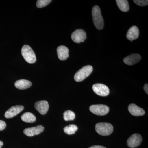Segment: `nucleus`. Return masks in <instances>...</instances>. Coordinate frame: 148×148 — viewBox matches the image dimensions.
Here are the masks:
<instances>
[{"label": "nucleus", "mask_w": 148, "mask_h": 148, "mask_svg": "<svg viewBox=\"0 0 148 148\" xmlns=\"http://www.w3.org/2000/svg\"><path fill=\"white\" fill-rule=\"evenodd\" d=\"M92 15L93 24L96 29L101 30L104 26V20L101 14V9L99 6L95 5L92 9Z\"/></svg>", "instance_id": "f257e3e1"}, {"label": "nucleus", "mask_w": 148, "mask_h": 148, "mask_svg": "<svg viewBox=\"0 0 148 148\" xmlns=\"http://www.w3.org/2000/svg\"><path fill=\"white\" fill-rule=\"evenodd\" d=\"M95 130L99 135L108 136L112 134L114 127L110 123H99L95 125Z\"/></svg>", "instance_id": "f03ea898"}, {"label": "nucleus", "mask_w": 148, "mask_h": 148, "mask_svg": "<svg viewBox=\"0 0 148 148\" xmlns=\"http://www.w3.org/2000/svg\"><path fill=\"white\" fill-rule=\"evenodd\" d=\"M21 54L25 61L29 64H34L36 61V54L29 45L23 46L21 49Z\"/></svg>", "instance_id": "7ed1b4c3"}, {"label": "nucleus", "mask_w": 148, "mask_h": 148, "mask_svg": "<svg viewBox=\"0 0 148 148\" xmlns=\"http://www.w3.org/2000/svg\"><path fill=\"white\" fill-rule=\"evenodd\" d=\"M92 71L93 68L92 66H85L76 73L74 76V79L77 82L82 81L90 75Z\"/></svg>", "instance_id": "20e7f679"}, {"label": "nucleus", "mask_w": 148, "mask_h": 148, "mask_svg": "<svg viewBox=\"0 0 148 148\" xmlns=\"http://www.w3.org/2000/svg\"><path fill=\"white\" fill-rule=\"evenodd\" d=\"M92 113L98 116H104L109 112L110 109L108 106L104 105H92L89 108Z\"/></svg>", "instance_id": "39448f33"}, {"label": "nucleus", "mask_w": 148, "mask_h": 148, "mask_svg": "<svg viewBox=\"0 0 148 148\" xmlns=\"http://www.w3.org/2000/svg\"><path fill=\"white\" fill-rule=\"evenodd\" d=\"M92 88L94 92L100 96H107L110 93L109 88L102 84H95L92 86Z\"/></svg>", "instance_id": "423d86ee"}, {"label": "nucleus", "mask_w": 148, "mask_h": 148, "mask_svg": "<svg viewBox=\"0 0 148 148\" xmlns=\"http://www.w3.org/2000/svg\"><path fill=\"white\" fill-rule=\"evenodd\" d=\"M71 38L73 41L77 43L84 42L86 38V33L82 29H77L72 33Z\"/></svg>", "instance_id": "0eeeda50"}, {"label": "nucleus", "mask_w": 148, "mask_h": 148, "mask_svg": "<svg viewBox=\"0 0 148 148\" xmlns=\"http://www.w3.org/2000/svg\"><path fill=\"white\" fill-rule=\"evenodd\" d=\"M142 141V137L138 133L131 135L127 140V145L129 147L134 148L140 145Z\"/></svg>", "instance_id": "6e6552de"}, {"label": "nucleus", "mask_w": 148, "mask_h": 148, "mask_svg": "<svg viewBox=\"0 0 148 148\" xmlns=\"http://www.w3.org/2000/svg\"><path fill=\"white\" fill-rule=\"evenodd\" d=\"M24 109V107L22 106H16L12 107L5 112V116L8 119L14 117L20 113Z\"/></svg>", "instance_id": "1a4fd4ad"}, {"label": "nucleus", "mask_w": 148, "mask_h": 148, "mask_svg": "<svg viewBox=\"0 0 148 148\" xmlns=\"http://www.w3.org/2000/svg\"><path fill=\"white\" fill-rule=\"evenodd\" d=\"M44 130V127L41 125L36 127H29L24 130V133L28 137H32L40 134Z\"/></svg>", "instance_id": "9d476101"}, {"label": "nucleus", "mask_w": 148, "mask_h": 148, "mask_svg": "<svg viewBox=\"0 0 148 148\" xmlns=\"http://www.w3.org/2000/svg\"><path fill=\"white\" fill-rule=\"evenodd\" d=\"M35 108L40 114L45 115L48 111L49 105L47 101H39L35 103Z\"/></svg>", "instance_id": "9b49d317"}, {"label": "nucleus", "mask_w": 148, "mask_h": 148, "mask_svg": "<svg viewBox=\"0 0 148 148\" xmlns=\"http://www.w3.org/2000/svg\"><path fill=\"white\" fill-rule=\"evenodd\" d=\"M141 56L137 53L132 54L127 56L123 59V61L125 64L129 66H132L137 64L141 60Z\"/></svg>", "instance_id": "f8f14e48"}, {"label": "nucleus", "mask_w": 148, "mask_h": 148, "mask_svg": "<svg viewBox=\"0 0 148 148\" xmlns=\"http://www.w3.org/2000/svg\"><path fill=\"white\" fill-rule=\"evenodd\" d=\"M128 109L130 113L134 116H141L145 114L144 110L135 104H130L128 106Z\"/></svg>", "instance_id": "ddd939ff"}, {"label": "nucleus", "mask_w": 148, "mask_h": 148, "mask_svg": "<svg viewBox=\"0 0 148 148\" xmlns=\"http://www.w3.org/2000/svg\"><path fill=\"white\" fill-rule=\"evenodd\" d=\"M57 55L61 61H64L69 57V49L66 47L61 45L57 49Z\"/></svg>", "instance_id": "4468645a"}, {"label": "nucleus", "mask_w": 148, "mask_h": 148, "mask_svg": "<svg viewBox=\"0 0 148 148\" xmlns=\"http://www.w3.org/2000/svg\"><path fill=\"white\" fill-rule=\"evenodd\" d=\"M139 34L140 32L138 27L135 26H132L127 32L126 37L127 39L132 41L138 38L139 37Z\"/></svg>", "instance_id": "2eb2a0df"}, {"label": "nucleus", "mask_w": 148, "mask_h": 148, "mask_svg": "<svg viewBox=\"0 0 148 148\" xmlns=\"http://www.w3.org/2000/svg\"><path fill=\"white\" fill-rule=\"evenodd\" d=\"M14 85L17 89L24 90L31 87L32 83L27 80L21 79L16 81Z\"/></svg>", "instance_id": "dca6fc26"}, {"label": "nucleus", "mask_w": 148, "mask_h": 148, "mask_svg": "<svg viewBox=\"0 0 148 148\" xmlns=\"http://www.w3.org/2000/svg\"><path fill=\"white\" fill-rule=\"evenodd\" d=\"M21 120L26 123L34 122L36 120V117L32 113L26 112L23 114L21 117Z\"/></svg>", "instance_id": "f3484780"}, {"label": "nucleus", "mask_w": 148, "mask_h": 148, "mask_svg": "<svg viewBox=\"0 0 148 148\" xmlns=\"http://www.w3.org/2000/svg\"><path fill=\"white\" fill-rule=\"evenodd\" d=\"M116 3L119 8L121 10L124 12L128 11L129 10V5L126 0H116Z\"/></svg>", "instance_id": "a211bd4d"}, {"label": "nucleus", "mask_w": 148, "mask_h": 148, "mask_svg": "<svg viewBox=\"0 0 148 148\" xmlns=\"http://www.w3.org/2000/svg\"><path fill=\"white\" fill-rule=\"evenodd\" d=\"M64 130L66 134L69 135H73L77 130L78 127L75 125H70L69 126L64 127Z\"/></svg>", "instance_id": "6ab92c4d"}, {"label": "nucleus", "mask_w": 148, "mask_h": 148, "mask_svg": "<svg viewBox=\"0 0 148 148\" xmlns=\"http://www.w3.org/2000/svg\"><path fill=\"white\" fill-rule=\"evenodd\" d=\"M75 117V114L73 111L68 110L65 111L64 113V118L66 121L73 120Z\"/></svg>", "instance_id": "aec40b11"}, {"label": "nucleus", "mask_w": 148, "mask_h": 148, "mask_svg": "<svg viewBox=\"0 0 148 148\" xmlns=\"http://www.w3.org/2000/svg\"><path fill=\"white\" fill-rule=\"evenodd\" d=\"M51 1H52L51 0H38L37 1L36 5L38 8H42L47 6Z\"/></svg>", "instance_id": "412c9836"}, {"label": "nucleus", "mask_w": 148, "mask_h": 148, "mask_svg": "<svg viewBox=\"0 0 148 148\" xmlns=\"http://www.w3.org/2000/svg\"><path fill=\"white\" fill-rule=\"evenodd\" d=\"M133 1L135 4L140 6H144L148 5L147 0H134Z\"/></svg>", "instance_id": "4be33fe9"}, {"label": "nucleus", "mask_w": 148, "mask_h": 148, "mask_svg": "<svg viewBox=\"0 0 148 148\" xmlns=\"http://www.w3.org/2000/svg\"><path fill=\"white\" fill-rule=\"evenodd\" d=\"M6 124L5 122L3 121L0 120V131L3 130L5 129Z\"/></svg>", "instance_id": "5701e85b"}, {"label": "nucleus", "mask_w": 148, "mask_h": 148, "mask_svg": "<svg viewBox=\"0 0 148 148\" xmlns=\"http://www.w3.org/2000/svg\"><path fill=\"white\" fill-rule=\"evenodd\" d=\"M144 90H145V91L147 94L148 93V85L147 84H146L144 86Z\"/></svg>", "instance_id": "b1692460"}, {"label": "nucleus", "mask_w": 148, "mask_h": 148, "mask_svg": "<svg viewBox=\"0 0 148 148\" xmlns=\"http://www.w3.org/2000/svg\"><path fill=\"white\" fill-rule=\"evenodd\" d=\"M88 148H106L105 147H103V146H92V147H90Z\"/></svg>", "instance_id": "393cba45"}, {"label": "nucleus", "mask_w": 148, "mask_h": 148, "mask_svg": "<svg viewBox=\"0 0 148 148\" xmlns=\"http://www.w3.org/2000/svg\"><path fill=\"white\" fill-rule=\"evenodd\" d=\"M3 145V143L2 141H0V148H1Z\"/></svg>", "instance_id": "a878e982"}]
</instances>
